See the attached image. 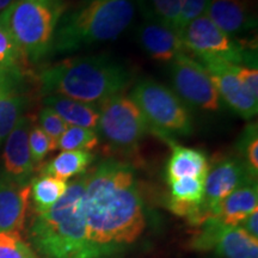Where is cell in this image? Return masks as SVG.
Segmentation results:
<instances>
[{
  "instance_id": "1",
  "label": "cell",
  "mask_w": 258,
  "mask_h": 258,
  "mask_svg": "<svg viewBox=\"0 0 258 258\" xmlns=\"http://www.w3.org/2000/svg\"><path fill=\"white\" fill-rule=\"evenodd\" d=\"M88 258H114L137 243L146 230V212L131 164L114 158L86 171Z\"/></svg>"
},
{
  "instance_id": "2",
  "label": "cell",
  "mask_w": 258,
  "mask_h": 258,
  "mask_svg": "<svg viewBox=\"0 0 258 258\" xmlns=\"http://www.w3.org/2000/svg\"><path fill=\"white\" fill-rule=\"evenodd\" d=\"M132 80L131 70L109 55L69 57L40 73L42 95H60L95 105L121 95Z\"/></svg>"
},
{
  "instance_id": "3",
  "label": "cell",
  "mask_w": 258,
  "mask_h": 258,
  "mask_svg": "<svg viewBox=\"0 0 258 258\" xmlns=\"http://www.w3.org/2000/svg\"><path fill=\"white\" fill-rule=\"evenodd\" d=\"M86 172L67 185L66 192L31 222L29 237L43 258H88L85 201Z\"/></svg>"
},
{
  "instance_id": "4",
  "label": "cell",
  "mask_w": 258,
  "mask_h": 258,
  "mask_svg": "<svg viewBox=\"0 0 258 258\" xmlns=\"http://www.w3.org/2000/svg\"><path fill=\"white\" fill-rule=\"evenodd\" d=\"M135 4V0H82L61 17L50 54L116 40L133 22Z\"/></svg>"
},
{
  "instance_id": "5",
  "label": "cell",
  "mask_w": 258,
  "mask_h": 258,
  "mask_svg": "<svg viewBox=\"0 0 258 258\" xmlns=\"http://www.w3.org/2000/svg\"><path fill=\"white\" fill-rule=\"evenodd\" d=\"M66 10L64 0H17L2 15L25 61L36 63L49 55Z\"/></svg>"
},
{
  "instance_id": "6",
  "label": "cell",
  "mask_w": 258,
  "mask_h": 258,
  "mask_svg": "<svg viewBox=\"0 0 258 258\" xmlns=\"http://www.w3.org/2000/svg\"><path fill=\"white\" fill-rule=\"evenodd\" d=\"M151 128V133L172 144L175 137L192 134L194 123L188 106L175 91L152 79L140 80L131 92Z\"/></svg>"
},
{
  "instance_id": "7",
  "label": "cell",
  "mask_w": 258,
  "mask_h": 258,
  "mask_svg": "<svg viewBox=\"0 0 258 258\" xmlns=\"http://www.w3.org/2000/svg\"><path fill=\"white\" fill-rule=\"evenodd\" d=\"M97 134L109 152L131 156L138 151L151 128L137 103L123 93L99 104Z\"/></svg>"
},
{
  "instance_id": "8",
  "label": "cell",
  "mask_w": 258,
  "mask_h": 258,
  "mask_svg": "<svg viewBox=\"0 0 258 258\" xmlns=\"http://www.w3.org/2000/svg\"><path fill=\"white\" fill-rule=\"evenodd\" d=\"M183 44L185 50L199 57V62H227L249 67L257 66L256 56L243 42L232 38L220 30L206 15L200 16L183 29ZM257 69V67H254Z\"/></svg>"
},
{
  "instance_id": "9",
  "label": "cell",
  "mask_w": 258,
  "mask_h": 258,
  "mask_svg": "<svg viewBox=\"0 0 258 258\" xmlns=\"http://www.w3.org/2000/svg\"><path fill=\"white\" fill-rule=\"evenodd\" d=\"M252 179L250 170L239 157L227 156L213 160L205 179V195L196 212L189 222L194 226H201L208 219L215 218L220 203L230 194Z\"/></svg>"
},
{
  "instance_id": "10",
  "label": "cell",
  "mask_w": 258,
  "mask_h": 258,
  "mask_svg": "<svg viewBox=\"0 0 258 258\" xmlns=\"http://www.w3.org/2000/svg\"><path fill=\"white\" fill-rule=\"evenodd\" d=\"M170 76L176 95L183 102L205 111H218L220 96L203 64L186 54L171 61Z\"/></svg>"
},
{
  "instance_id": "11",
  "label": "cell",
  "mask_w": 258,
  "mask_h": 258,
  "mask_svg": "<svg viewBox=\"0 0 258 258\" xmlns=\"http://www.w3.org/2000/svg\"><path fill=\"white\" fill-rule=\"evenodd\" d=\"M195 250H215L222 258H258V239L251 237L240 226H226L215 218L201 225L191 240Z\"/></svg>"
},
{
  "instance_id": "12",
  "label": "cell",
  "mask_w": 258,
  "mask_h": 258,
  "mask_svg": "<svg viewBox=\"0 0 258 258\" xmlns=\"http://www.w3.org/2000/svg\"><path fill=\"white\" fill-rule=\"evenodd\" d=\"M218 90L220 99L245 120L257 115L258 99L249 93L237 76V64L227 62L202 63Z\"/></svg>"
},
{
  "instance_id": "13",
  "label": "cell",
  "mask_w": 258,
  "mask_h": 258,
  "mask_svg": "<svg viewBox=\"0 0 258 258\" xmlns=\"http://www.w3.org/2000/svg\"><path fill=\"white\" fill-rule=\"evenodd\" d=\"M31 124V118L23 115L6 137L3 153V176L18 183H28L35 170L29 148V131Z\"/></svg>"
},
{
  "instance_id": "14",
  "label": "cell",
  "mask_w": 258,
  "mask_h": 258,
  "mask_svg": "<svg viewBox=\"0 0 258 258\" xmlns=\"http://www.w3.org/2000/svg\"><path fill=\"white\" fill-rule=\"evenodd\" d=\"M25 105L23 70L0 71V143L23 116Z\"/></svg>"
},
{
  "instance_id": "15",
  "label": "cell",
  "mask_w": 258,
  "mask_h": 258,
  "mask_svg": "<svg viewBox=\"0 0 258 258\" xmlns=\"http://www.w3.org/2000/svg\"><path fill=\"white\" fill-rule=\"evenodd\" d=\"M137 37L145 53L161 62H171L185 51L179 32L159 22L146 19L138 28Z\"/></svg>"
},
{
  "instance_id": "16",
  "label": "cell",
  "mask_w": 258,
  "mask_h": 258,
  "mask_svg": "<svg viewBox=\"0 0 258 258\" xmlns=\"http://www.w3.org/2000/svg\"><path fill=\"white\" fill-rule=\"evenodd\" d=\"M30 206V184L0 177V232H21Z\"/></svg>"
},
{
  "instance_id": "17",
  "label": "cell",
  "mask_w": 258,
  "mask_h": 258,
  "mask_svg": "<svg viewBox=\"0 0 258 258\" xmlns=\"http://www.w3.org/2000/svg\"><path fill=\"white\" fill-rule=\"evenodd\" d=\"M205 15L232 38L256 27L246 0H211Z\"/></svg>"
},
{
  "instance_id": "18",
  "label": "cell",
  "mask_w": 258,
  "mask_h": 258,
  "mask_svg": "<svg viewBox=\"0 0 258 258\" xmlns=\"http://www.w3.org/2000/svg\"><path fill=\"white\" fill-rule=\"evenodd\" d=\"M257 179L233 190L220 203L215 219L226 226H239L247 215L258 209Z\"/></svg>"
},
{
  "instance_id": "19",
  "label": "cell",
  "mask_w": 258,
  "mask_h": 258,
  "mask_svg": "<svg viewBox=\"0 0 258 258\" xmlns=\"http://www.w3.org/2000/svg\"><path fill=\"white\" fill-rule=\"evenodd\" d=\"M43 104L60 116L69 125L96 131L99 120V105L89 104L60 95L44 97Z\"/></svg>"
},
{
  "instance_id": "20",
  "label": "cell",
  "mask_w": 258,
  "mask_h": 258,
  "mask_svg": "<svg viewBox=\"0 0 258 258\" xmlns=\"http://www.w3.org/2000/svg\"><path fill=\"white\" fill-rule=\"evenodd\" d=\"M170 145L172 147V153L166 166L167 182L170 183L185 177L206 178L209 169V161L203 151L180 146L175 143Z\"/></svg>"
},
{
  "instance_id": "21",
  "label": "cell",
  "mask_w": 258,
  "mask_h": 258,
  "mask_svg": "<svg viewBox=\"0 0 258 258\" xmlns=\"http://www.w3.org/2000/svg\"><path fill=\"white\" fill-rule=\"evenodd\" d=\"M203 177H185L170 182L169 208L179 217L190 220L196 214L205 195Z\"/></svg>"
},
{
  "instance_id": "22",
  "label": "cell",
  "mask_w": 258,
  "mask_h": 258,
  "mask_svg": "<svg viewBox=\"0 0 258 258\" xmlns=\"http://www.w3.org/2000/svg\"><path fill=\"white\" fill-rule=\"evenodd\" d=\"M93 160L95 156L91 152L62 151L53 160L42 167V173L67 180L85 173Z\"/></svg>"
},
{
  "instance_id": "23",
  "label": "cell",
  "mask_w": 258,
  "mask_h": 258,
  "mask_svg": "<svg viewBox=\"0 0 258 258\" xmlns=\"http://www.w3.org/2000/svg\"><path fill=\"white\" fill-rule=\"evenodd\" d=\"M30 184V198L34 202V208L36 214L47 212L53 207L66 192V180L55 178L41 173V176L31 179Z\"/></svg>"
},
{
  "instance_id": "24",
  "label": "cell",
  "mask_w": 258,
  "mask_h": 258,
  "mask_svg": "<svg viewBox=\"0 0 258 258\" xmlns=\"http://www.w3.org/2000/svg\"><path fill=\"white\" fill-rule=\"evenodd\" d=\"M145 18L166 25L180 34V0H139Z\"/></svg>"
},
{
  "instance_id": "25",
  "label": "cell",
  "mask_w": 258,
  "mask_h": 258,
  "mask_svg": "<svg viewBox=\"0 0 258 258\" xmlns=\"http://www.w3.org/2000/svg\"><path fill=\"white\" fill-rule=\"evenodd\" d=\"M99 144L96 131L83 127L69 125L56 143V150L62 151H90L95 150Z\"/></svg>"
},
{
  "instance_id": "26",
  "label": "cell",
  "mask_w": 258,
  "mask_h": 258,
  "mask_svg": "<svg viewBox=\"0 0 258 258\" xmlns=\"http://www.w3.org/2000/svg\"><path fill=\"white\" fill-rule=\"evenodd\" d=\"M24 61L22 51L0 15V71L23 70L22 63Z\"/></svg>"
},
{
  "instance_id": "27",
  "label": "cell",
  "mask_w": 258,
  "mask_h": 258,
  "mask_svg": "<svg viewBox=\"0 0 258 258\" xmlns=\"http://www.w3.org/2000/svg\"><path fill=\"white\" fill-rule=\"evenodd\" d=\"M239 158L250 170L251 175L257 178L258 173V128L257 123H250L245 127L238 141Z\"/></svg>"
},
{
  "instance_id": "28",
  "label": "cell",
  "mask_w": 258,
  "mask_h": 258,
  "mask_svg": "<svg viewBox=\"0 0 258 258\" xmlns=\"http://www.w3.org/2000/svg\"><path fill=\"white\" fill-rule=\"evenodd\" d=\"M0 258H37L19 232H0Z\"/></svg>"
},
{
  "instance_id": "29",
  "label": "cell",
  "mask_w": 258,
  "mask_h": 258,
  "mask_svg": "<svg viewBox=\"0 0 258 258\" xmlns=\"http://www.w3.org/2000/svg\"><path fill=\"white\" fill-rule=\"evenodd\" d=\"M29 148L34 165H41L48 153L56 150V143L44 133L37 124H31L29 131Z\"/></svg>"
},
{
  "instance_id": "30",
  "label": "cell",
  "mask_w": 258,
  "mask_h": 258,
  "mask_svg": "<svg viewBox=\"0 0 258 258\" xmlns=\"http://www.w3.org/2000/svg\"><path fill=\"white\" fill-rule=\"evenodd\" d=\"M37 125L55 143H57L61 135L66 132L67 127H69V124L55 111L47 108V106L41 109L40 114H38Z\"/></svg>"
},
{
  "instance_id": "31",
  "label": "cell",
  "mask_w": 258,
  "mask_h": 258,
  "mask_svg": "<svg viewBox=\"0 0 258 258\" xmlns=\"http://www.w3.org/2000/svg\"><path fill=\"white\" fill-rule=\"evenodd\" d=\"M211 0H180V34L190 22L205 15Z\"/></svg>"
},
{
  "instance_id": "32",
  "label": "cell",
  "mask_w": 258,
  "mask_h": 258,
  "mask_svg": "<svg viewBox=\"0 0 258 258\" xmlns=\"http://www.w3.org/2000/svg\"><path fill=\"white\" fill-rule=\"evenodd\" d=\"M237 76L245 89L254 98L258 99V71L254 67L237 64Z\"/></svg>"
},
{
  "instance_id": "33",
  "label": "cell",
  "mask_w": 258,
  "mask_h": 258,
  "mask_svg": "<svg viewBox=\"0 0 258 258\" xmlns=\"http://www.w3.org/2000/svg\"><path fill=\"white\" fill-rule=\"evenodd\" d=\"M239 226L247 234L254 239H258V209L247 215L246 219Z\"/></svg>"
},
{
  "instance_id": "34",
  "label": "cell",
  "mask_w": 258,
  "mask_h": 258,
  "mask_svg": "<svg viewBox=\"0 0 258 258\" xmlns=\"http://www.w3.org/2000/svg\"><path fill=\"white\" fill-rule=\"evenodd\" d=\"M17 0H0V15H3L6 10H9Z\"/></svg>"
}]
</instances>
